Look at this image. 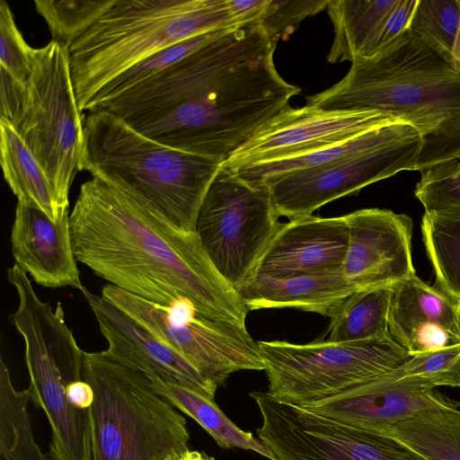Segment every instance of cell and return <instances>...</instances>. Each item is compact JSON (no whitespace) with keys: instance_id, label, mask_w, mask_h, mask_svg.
<instances>
[{"instance_id":"6da1fadb","label":"cell","mask_w":460,"mask_h":460,"mask_svg":"<svg viewBox=\"0 0 460 460\" xmlns=\"http://www.w3.org/2000/svg\"><path fill=\"white\" fill-rule=\"evenodd\" d=\"M76 260L111 285L162 306L190 300L199 315L246 327L247 309L195 232L92 178L69 216Z\"/></svg>"},{"instance_id":"7a4b0ae2","label":"cell","mask_w":460,"mask_h":460,"mask_svg":"<svg viewBox=\"0 0 460 460\" xmlns=\"http://www.w3.org/2000/svg\"><path fill=\"white\" fill-rule=\"evenodd\" d=\"M306 101L324 111H377L411 123L423 141L420 172L460 155V69L410 30L354 60L341 80Z\"/></svg>"},{"instance_id":"3957f363","label":"cell","mask_w":460,"mask_h":460,"mask_svg":"<svg viewBox=\"0 0 460 460\" xmlns=\"http://www.w3.org/2000/svg\"><path fill=\"white\" fill-rule=\"evenodd\" d=\"M223 164L158 143L106 111L88 112L84 119L78 171L185 232H195L203 199Z\"/></svg>"},{"instance_id":"277c9868","label":"cell","mask_w":460,"mask_h":460,"mask_svg":"<svg viewBox=\"0 0 460 460\" xmlns=\"http://www.w3.org/2000/svg\"><path fill=\"white\" fill-rule=\"evenodd\" d=\"M277 43L233 66L199 95L128 125L169 147L225 162L301 92L277 71Z\"/></svg>"},{"instance_id":"5b68a950","label":"cell","mask_w":460,"mask_h":460,"mask_svg":"<svg viewBox=\"0 0 460 460\" xmlns=\"http://www.w3.org/2000/svg\"><path fill=\"white\" fill-rule=\"evenodd\" d=\"M243 25L230 0H114L69 48L80 111L105 84L154 53Z\"/></svg>"},{"instance_id":"8992f818","label":"cell","mask_w":460,"mask_h":460,"mask_svg":"<svg viewBox=\"0 0 460 460\" xmlns=\"http://www.w3.org/2000/svg\"><path fill=\"white\" fill-rule=\"evenodd\" d=\"M7 279L18 296L11 323L24 341L31 402L44 411L51 428L49 460H91V409L75 408L67 387L83 379L84 356L66 323L60 303L55 308L36 294L28 275L16 264Z\"/></svg>"},{"instance_id":"52a82bcc","label":"cell","mask_w":460,"mask_h":460,"mask_svg":"<svg viewBox=\"0 0 460 460\" xmlns=\"http://www.w3.org/2000/svg\"><path fill=\"white\" fill-rule=\"evenodd\" d=\"M91 385V460H182L190 451L186 420L155 394L143 374L84 352Z\"/></svg>"},{"instance_id":"ba28073f","label":"cell","mask_w":460,"mask_h":460,"mask_svg":"<svg viewBox=\"0 0 460 460\" xmlns=\"http://www.w3.org/2000/svg\"><path fill=\"white\" fill-rule=\"evenodd\" d=\"M278 401L304 406L342 393L404 363L411 355L390 335L351 342L258 341Z\"/></svg>"},{"instance_id":"9c48e42d","label":"cell","mask_w":460,"mask_h":460,"mask_svg":"<svg viewBox=\"0 0 460 460\" xmlns=\"http://www.w3.org/2000/svg\"><path fill=\"white\" fill-rule=\"evenodd\" d=\"M26 86L23 107L12 125L44 169L60 208L68 210L84 130L69 48L51 40L34 49Z\"/></svg>"},{"instance_id":"30bf717a","label":"cell","mask_w":460,"mask_h":460,"mask_svg":"<svg viewBox=\"0 0 460 460\" xmlns=\"http://www.w3.org/2000/svg\"><path fill=\"white\" fill-rule=\"evenodd\" d=\"M270 190L223 164L199 210L195 233L221 276L237 289L254 271L280 223Z\"/></svg>"},{"instance_id":"8fae6325","label":"cell","mask_w":460,"mask_h":460,"mask_svg":"<svg viewBox=\"0 0 460 460\" xmlns=\"http://www.w3.org/2000/svg\"><path fill=\"white\" fill-rule=\"evenodd\" d=\"M102 296L181 354L217 388L234 372L265 369L258 342L246 327L203 317L194 309L167 311L111 284L102 288Z\"/></svg>"},{"instance_id":"7c38bea8","label":"cell","mask_w":460,"mask_h":460,"mask_svg":"<svg viewBox=\"0 0 460 460\" xmlns=\"http://www.w3.org/2000/svg\"><path fill=\"white\" fill-rule=\"evenodd\" d=\"M420 132L400 121L381 143L330 164L267 179L279 217L289 220L312 215L325 204L390 178L404 171H416L422 149Z\"/></svg>"},{"instance_id":"4fadbf2b","label":"cell","mask_w":460,"mask_h":460,"mask_svg":"<svg viewBox=\"0 0 460 460\" xmlns=\"http://www.w3.org/2000/svg\"><path fill=\"white\" fill-rule=\"evenodd\" d=\"M262 425L260 440L272 460H427L402 443L276 400L250 394Z\"/></svg>"},{"instance_id":"5bb4252c","label":"cell","mask_w":460,"mask_h":460,"mask_svg":"<svg viewBox=\"0 0 460 460\" xmlns=\"http://www.w3.org/2000/svg\"><path fill=\"white\" fill-rule=\"evenodd\" d=\"M273 41L279 40L259 25L234 28L95 111H106L127 124L152 117L199 95L227 70Z\"/></svg>"},{"instance_id":"9a60e30c","label":"cell","mask_w":460,"mask_h":460,"mask_svg":"<svg viewBox=\"0 0 460 460\" xmlns=\"http://www.w3.org/2000/svg\"><path fill=\"white\" fill-rule=\"evenodd\" d=\"M398 120L377 111H324L307 105L288 106L262 125L223 165L236 171L306 155Z\"/></svg>"},{"instance_id":"2e32d148","label":"cell","mask_w":460,"mask_h":460,"mask_svg":"<svg viewBox=\"0 0 460 460\" xmlns=\"http://www.w3.org/2000/svg\"><path fill=\"white\" fill-rule=\"evenodd\" d=\"M345 217L349 242L342 273L357 291L394 286L416 274L410 217L389 209L364 208Z\"/></svg>"},{"instance_id":"e0dca14e","label":"cell","mask_w":460,"mask_h":460,"mask_svg":"<svg viewBox=\"0 0 460 460\" xmlns=\"http://www.w3.org/2000/svg\"><path fill=\"white\" fill-rule=\"evenodd\" d=\"M80 292L107 341L108 349L102 350L107 357L144 376L165 377L214 399L217 387L181 354L103 296L85 287Z\"/></svg>"},{"instance_id":"ac0fdd59","label":"cell","mask_w":460,"mask_h":460,"mask_svg":"<svg viewBox=\"0 0 460 460\" xmlns=\"http://www.w3.org/2000/svg\"><path fill=\"white\" fill-rule=\"evenodd\" d=\"M391 338L411 356L460 345V301L417 275L393 286Z\"/></svg>"},{"instance_id":"d6986e66","label":"cell","mask_w":460,"mask_h":460,"mask_svg":"<svg viewBox=\"0 0 460 460\" xmlns=\"http://www.w3.org/2000/svg\"><path fill=\"white\" fill-rule=\"evenodd\" d=\"M348 242L345 216L294 218L280 224L253 273L281 279L341 270Z\"/></svg>"},{"instance_id":"ffe728a7","label":"cell","mask_w":460,"mask_h":460,"mask_svg":"<svg viewBox=\"0 0 460 460\" xmlns=\"http://www.w3.org/2000/svg\"><path fill=\"white\" fill-rule=\"evenodd\" d=\"M69 216L53 221L41 210L17 202L11 231L15 264L40 286L84 287L74 252Z\"/></svg>"},{"instance_id":"44dd1931","label":"cell","mask_w":460,"mask_h":460,"mask_svg":"<svg viewBox=\"0 0 460 460\" xmlns=\"http://www.w3.org/2000/svg\"><path fill=\"white\" fill-rule=\"evenodd\" d=\"M311 411L363 430L380 433L386 427L430 408H460L433 390L378 388L367 381L342 393L304 406Z\"/></svg>"},{"instance_id":"7402d4cb","label":"cell","mask_w":460,"mask_h":460,"mask_svg":"<svg viewBox=\"0 0 460 460\" xmlns=\"http://www.w3.org/2000/svg\"><path fill=\"white\" fill-rule=\"evenodd\" d=\"M236 291L247 311L292 308L329 317L357 290L341 270L281 279L252 273Z\"/></svg>"},{"instance_id":"603a6c76","label":"cell","mask_w":460,"mask_h":460,"mask_svg":"<svg viewBox=\"0 0 460 460\" xmlns=\"http://www.w3.org/2000/svg\"><path fill=\"white\" fill-rule=\"evenodd\" d=\"M399 0H329L327 11L334 38L327 55L330 63L353 62L376 52L384 25Z\"/></svg>"},{"instance_id":"cb8c5ba5","label":"cell","mask_w":460,"mask_h":460,"mask_svg":"<svg viewBox=\"0 0 460 460\" xmlns=\"http://www.w3.org/2000/svg\"><path fill=\"white\" fill-rule=\"evenodd\" d=\"M0 137L4 177L18 202L41 210L53 221L68 216V210L60 208L44 169L13 126L4 119H0Z\"/></svg>"},{"instance_id":"d4e9b609","label":"cell","mask_w":460,"mask_h":460,"mask_svg":"<svg viewBox=\"0 0 460 460\" xmlns=\"http://www.w3.org/2000/svg\"><path fill=\"white\" fill-rule=\"evenodd\" d=\"M146 376L155 394L195 420L221 447L252 450L272 460L271 453L263 443L232 422L214 399L165 377Z\"/></svg>"},{"instance_id":"484cf974","label":"cell","mask_w":460,"mask_h":460,"mask_svg":"<svg viewBox=\"0 0 460 460\" xmlns=\"http://www.w3.org/2000/svg\"><path fill=\"white\" fill-rule=\"evenodd\" d=\"M427 460H460V410L442 407L420 411L384 429Z\"/></svg>"},{"instance_id":"4316f807","label":"cell","mask_w":460,"mask_h":460,"mask_svg":"<svg viewBox=\"0 0 460 460\" xmlns=\"http://www.w3.org/2000/svg\"><path fill=\"white\" fill-rule=\"evenodd\" d=\"M393 286L356 291L331 313L324 341L351 342L385 337Z\"/></svg>"},{"instance_id":"83f0119b","label":"cell","mask_w":460,"mask_h":460,"mask_svg":"<svg viewBox=\"0 0 460 460\" xmlns=\"http://www.w3.org/2000/svg\"><path fill=\"white\" fill-rule=\"evenodd\" d=\"M367 382L373 386L398 390L460 388V345L411 356L397 367Z\"/></svg>"},{"instance_id":"f1b7e54d","label":"cell","mask_w":460,"mask_h":460,"mask_svg":"<svg viewBox=\"0 0 460 460\" xmlns=\"http://www.w3.org/2000/svg\"><path fill=\"white\" fill-rule=\"evenodd\" d=\"M29 389L16 390L0 359V453L5 460H49L36 444L27 406Z\"/></svg>"},{"instance_id":"f546056e","label":"cell","mask_w":460,"mask_h":460,"mask_svg":"<svg viewBox=\"0 0 460 460\" xmlns=\"http://www.w3.org/2000/svg\"><path fill=\"white\" fill-rule=\"evenodd\" d=\"M421 232L439 289L460 301V213L425 212Z\"/></svg>"},{"instance_id":"4dcf8cb0","label":"cell","mask_w":460,"mask_h":460,"mask_svg":"<svg viewBox=\"0 0 460 460\" xmlns=\"http://www.w3.org/2000/svg\"><path fill=\"white\" fill-rule=\"evenodd\" d=\"M233 29L212 31L197 35L154 53L105 84L88 102L84 111L91 112L109 103L130 89L164 71L188 55L221 38Z\"/></svg>"},{"instance_id":"1f68e13d","label":"cell","mask_w":460,"mask_h":460,"mask_svg":"<svg viewBox=\"0 0 460 460\" xmlns=\"http://www.w3.org/2000/svg\"><path fill=\"white\" fill-rule=\"evenodd\" d=\"M410 31L460 69V0H419Z\"/></svg>"},{"instance_id":"d6a6232c","label":"cell","mask_w":460,"mask_h":460,"mask_svg":"<svg viewBox=\"0 0 460 460\" xmlns=\"http://www.w3.org/2000/svg\"><path fill=\"white\" fill-rule=\"evenodd\" d=\"M114 0H35L37 12L44 18L52 40L68 48L112 4Z\"/></svg>"},{"instance_id":"836d02e7","label":"cell","mask_w":460,"mask_h":460,"mask_svg":"<svg viewBox=\"0 0 460 460\" xmlns=\"http://www.w3.org/2000/svg\"><path fill=\"white\" fill-rule=\"evenodd\" d=\"M414 194L425 212L460 213V155L420 172Z\"/></svg>"},{"instance_id":"e575fe53","label":"cell","mask_w":460,"mask_h":460,"mask_svg":"<svg viewBox=\"0 0 460 460\" xmlns=\"http://www.w3.org/2000/svg\"><path fill=\"white\" fill-rule=\"evenodd\" d=\"M0 68L26 84L31 73L34 49L25 41L4 0L0 1Z\"/></svg>"},{"instance_id":"d590c367","label":"cell","mask_w":460,"mask_h":460,"mask_svg":"<svg viewBox=\"0 0 460 460\" xmlns=\"http://www.w3.org/2000/svg\"><path fill=\"white\" fill-rule=\"evenodd\" d=\"M329 0H270L258 25L279 40L289 36L307 17L327 7Z\"/></svg>"},{"instance_id":"8d00e7d4","label":"cell","mask_w":460,"mask_h":460,"mask_svg":"<svg viewBox=\"0 0 460 460\" xmlns=\"http://www.w3.org/2000/svg\"><path fill=\"white\" fill-rule=\"evenodd\" d=\"M418 4L419 0H399L384 25L376 54L410 30Z\"/></svg>"},{"instance_id":"74e56055","label":"cell","mask_w":460,"mask_h":460,"mask_svg":"<svg viewBox=\"0 0 460 460\" xmlns=\"http://www.w3.org/2000/svg\"><path fill=\"white\" fill-rule=\"evenodd\" d=\"M0 77L1 119L13 124L23 107L27 86L16 81L2 68H0Z\"/></svg>"},{"instance_id":"f35d334b","label":"cell","mask_w":460,"mask_h":460,"mask_svg":"<svg viewBox=\"0 0 460 460\" xmlns=\"http://www.w3.org/2000/svg\"><path fill=\"white\" fill-rule=\"evenodd\" d=\"M67 398L75 408L88 411L94 400L93 390L84 378L74 381L67 387Z\"/></svg>"},{"instance_id":"ab89813d","label":"cell","mask_w":460,"mask_h":460,"mask_svg":"<svg viewBox=\"0 0 460 460\" xmlns=\"http://www.w3.org/2000/svg\"><path fill=\"white\" fill-rule=\"evenodd\" d=\"M182 460H187L186 456Z\"/></svg>"}]
</instances>
